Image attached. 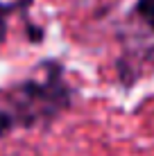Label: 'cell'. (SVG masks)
I'll return each mask as SVG.
<instances>
[{
	"label": "cell",
	"mask_w": 154,
	"mask_h": 156,
	"mask_svg": "<svg viewBox=\"0 0 154 156\" xmlns=\"http://www.w3.org/2000/svg\"><path fill=\"white\" fill-rule=\"evenodd\" d=\"M43 77H32L12 86L7 93L0 90L2 102L12 111L16 125L45 127L73 104V88L63 79V68L57 61L41 63Z\"/></svg>",
	"instance_id": "1"
},
{
	"label": "cell",
	"mask_w": 154,
	"mask_h": 156,
	"mask_svg": "<svg viewBox=\"0 0 154 156\" xmlns=\"http://www.w3.org/2000/svg\"><path fill=\"white\" fill-rule=\"evenodd\" d=\"M32 7V0H7V2H0V43L7 39V16L14 12L25 14Z\"/></svg>",
	"instance_id": "2"
},
{
	"label": "cell",
	"mask_w": 154,
	"mask_h": 156,
	"mask_svg": "<svg viewBox=\"0 0 154 156\" xmlns=\"http://www.w3.org/2000/svg\"><path fill=\"white\" fill-rule=\"evenodd\" d=\"M134 12L143 18V23H145L147 27L154 30V0H136Z\"/></svg>",
	"instance_id": "3"
},
{
	"label": "cell",
	"mask_w": 154,
	"mask_h": 156,
	"mask_svg": "<svg viewBox=\"0 0 154 156\" xmlns=\"http://www.w3.org/2000/svg\"><path fill=\"white\" fill-rule=\"evenodd\" d=\"M16 127V120H14V115H12V111L5 106V102H2V95H0V138H5L9 131Z\"/></svg>",
	"instance_id": "4"
},
{
	"label": "cell",
	"mask_w": 154,
	"mask_h": 156,
	"mask_svg": "<svg viewBox=\"0 0 154 156\" xmlns=\"http://www.w3.org/2000/svg\"><path fill=\"white\" fill-rule=\"evenodd\" d=\"M27 36H32V41H36V43H39L41 39H43V30H41V27H32V25H30Z\"/></svg>",
	"instance_id": "5"
}]
</instances>
